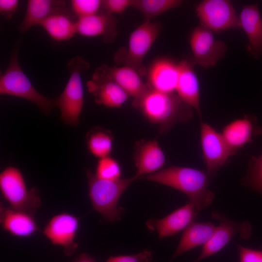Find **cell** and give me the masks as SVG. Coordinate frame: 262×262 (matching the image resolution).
I'll return each instance as SVG.
<instances>
[{"label":"cell","instance_id":"obj_1","mask_svg":"<svg viewBox=\"0 0 262 262\" xmlns=\"http://www.w3.org/2000/svg\"><path fill=\"white\" fill-rule=\"evenodd\" d=\"M133 106L140 110L150 123L157 125L162 134L178 124L188 122L193 115L192 108L175 92L150 88Z\"/></svg>","mask_w":262,"mask_h":262},{"label":"cell","instance_id":"obj_2","mask_svg":"<svg viewBox=\"0 0 262 262\" xmlns=\"http://www.w3.org/2000/svg\"><path fill=\"white\" fill-rule=\"evenodd\" d=\"M142 178L182 192L198 211L210 205L215 197L214 194L208 189L209 176L197 169L172 166Z\"/></svg>","mask_w":262,"mask_h":262},{"label":"cell","instance_id":"obj_3","mask_svg":"<svg viewBox=\"0 0 262 262\" xmlns=\"http://www.w3.org/2000/svg\"><path fill=\"white\" fill-rule=\"evenodd\" d=\"M20 43L14 47L9 65L0 76V94L9 95L27 100L39 108L45 115L58 107V98L47 97L35 89L21 68L18 59Z\"/></svg>","mask_w":262,"mask_h":262},{"label":"cell","instance_id":"obj_4","mask_svg":"<svg viewBox=\"0 0 262 262\" xmlns=\"http://www.w3.org/2000/svg\"><path fill=\"white\" fill-rule=\"evenodd\" d=\"M88 195L93 208L106 221L114 222L119 220L123 209L118 206L124 192L135 180V176L114 180L100 179L91 170L86 169Z\"/></svg>","mask_w":262,"mask_h":262},{"label":"cell","instance_id":"obj_5","mask_svg":"<svg viewBox=\"0 0 262 262\" xmlns=\"http://www.w3.org/2000/svg\"><path fill=\"white\" fill-rule=\"evenodd\" d=\"M69 77L63 92L58 98L61 119L66 125L76 127L84 105L81 74L90 64L80 56L71 58L67 63Z\"/></svg>","mask_w":262,"mask_h":262},{"label":"cell","instance_id":"obj_6","mask_svg":"<svg viewBox=\"0 0 262 262\" xmlns=\"http://www.w3.org/2000/svg\"><path fill=\"white\" fill-rule=\"evenodd\" d=\"M0 190L10 207L34 214L41 205L38 190L33 187L30 190L21 171L8 166L0 173Z\"/></svg>","mask_w":262,"mask_h":262},{"label":"cell","instance_id":"obj_7","mask_svg":"<svg viewBox=\"0 0 262 262\" xmlns=\"http://www.w3.org/2000/svg\"><path fill=\"white\" fill-rule=\"evenodd\" d=\"M162 30L160 22L144 21L131 32L127 49L121 54L116 53L115 58H120L115 61L133 69L141 77L146 75L147 69L144 64V58Z\"/></svg>","mask_w":262,"mask_h":262},{"label":"cell","instance_id":"obj_8","mask_svg":"<svg viewBox=\"0 0 262 262\" xmlns=\"http://www.w3.org/2000/svg\"><path fill=\"white\" fill-rule=\"evenodd\" d=\"M196 10L201 26L211 31L219 32L240 27L239 18L229 0H203Z\"/></svg>","mask_w":262,"mask_h":262},{"label":"cell","instance_id":"obj_9","mask_svg":"<svg viewBox=\"0 0 262 262\" xmlns=\"http://www.w3.org/2000/svg\"><path fill=\"white\" fill-rule=\"evenodd\" d=\"M200 143L207 173L213 176L236 152L226 142L221 133L211 125L201 122Z\"/></svg>","mask_w":262,"mask_h":262},{"label":"cell","instance_id":"obj_10","mask_svg":"<svg viewBox=\"0 0 262 262\" xmlns=\"http://www.w3.org/2000/svg\"><path fill=\"white\" fill-rule=\"evenodd\" d=\"M79 227V218L64 212L52 217L42 232L52 245L61 246L64 254L70 256L79 246L75 241Z\"/></svg>","mask_w":262,"mask_h":262},{"label":"cell","instance_id":"obj_11","mask_svg":"<svg viewBox=\"0 0 262 262\" xmlns=\"http://www.w3.org/2000/svg\"><path fill=\"white\" fill-rule=\"evenodd\" d=\"M190 44L195 63L205 68L215 65L227 50L224 42L215 40L212 31L201 26L193 31Z\"/></svg>","mask_w":262,"mask_h":262},{"label":"cell","instance_id":"obj_12","mask_svg":"<svg viewBox=\"0 0 262 262\" xmlns=\"http://www.w3.org/2000/svg\"><path fill=\"white\" fill-rule=\"evenodd\" d=\"M213 217L220 220L210 240L203 246L201 253L194 262L203 260L219 252L239 234L244 239L248 238L252 233V227L248 222L239 223L233 221L218 213H213Z\"/></svg>","mask_w":262,"mask_h":262},{"label":"cell","instance_id":"obj_13","mask_svg":"<svg viewBox=\"0 0 262 262\" xmlns=\"http://www.w3.org/2000/svg\"><path fill=\"white\" fill-rule=\"evenodd\" d=\"M198 211L189 202L164 218L150 219L146 226L150 230L156 231L161 239L172 236L184 230L194 222Z\"/></svg>","mask_w":262,"mask_h":262},{"label":"cell","instance_id":"obj_14","mask_svg":"<svg viewBox=\"0 0 262 262\" xmlns=\"http://www.w3.org/2000/svg\"><path fill=\"white\" fill-rule=\"evenodd\" d=\"M119 85L133 98L134 106L150 87L133 69L125 66H110L102 64L95 70Z\"/></svg>","mask_w":262,"mask_h":262},{"label":"cell","instance_id":"obj_15","mask_svg":"<svg viewBox=\"0 0 262 262\" xmlns=\"http://www.w3.org/2000/svg\"><path fill=\"white\" fill-rule=\"evenodd\" d=\"M86 86L97 104L108 108L120 107L129 97L116 83L96 70Z\"/></svg>","mask_w":262,"mask_h":262},{"label":"cell","instance_id":"obj_16","mask_svg":"<svg viewBox=\"0 0 262 262\" xmlns=\"http://www.w3.org/2000/svg\"><path fill=\"white\" fill-rule=\"evenodd\" d=\"M134 149L135 176L138 179L160 170L165 163L164 154L156 140L138 141L135 143Z\"/></svg>","mask_w":262,"mask_h":262},{"label":"cell","instance_id":"obj_17","mask_svg":"<svg viewBox=\"0 0 262 262\" xmlns=\"http://www.w3.org/2000/svg\"><path fill=\"white\" fill-rule=\"evenodd\" d=\"M117 22L113 14L100 11L96 14L77 19V33L86 37L100 36L104 42L111 43L116 36Z\"/></svg>","mask_w":262,"mask_h":262},{"label":"cell","instance_id":"obj_18","mask_svg":"<svg viewBox=\"0 0 262 262\" xmlns=\"http://www.w3.org/2000/svg\"><path fill=\"white\" fill-rule=\"evenodd\" d=\"M146 75L151 89L175 92L179 75L178 63L166 58H158L151 64Z\"/></svg>","mask_w":262,"mask_h":262},{"label":"cell","instance_id":"obj_19","mask_svg":"<svg viewBox=\"0 0 262 262\" xmlns=\"http://www.w3.org/2000/svg\"><path fill=\"white\" fill-rule=\"evenodd\" d=\"M0 223L4 231L20 238L30 237L39 229L34 214L6 207L1 202Z\"/></svg>","mask_w":262,"mask_h":262},{"label":"cell","instance_id":"obj_20","mask_svg":"<svg viewBox=\"0 0 262 262\" xmlns=\"http://www.w3.org/2000/svg\"><path fill=\"white\" fill-rule=\"evenodd\" d=\"M67 9L66 1L62 0H29L24 16L18 26L24 33L33 26L40 24L51 15Z\"/></svg>","mask_w":262,"mask_h":262},{"label":"cell","instance_id":"obj_21","mask_svg":"<svg viewBox=\"0 0 262 262\" xmlns=\"http://www.w3.org/2000/svg\"><path fill=\"white\" fill-rule=\"evenodd\" d=\"M239 18L248 38L247 50L257 58L262 55V20L257 4L244 6Z\"/></svg>","mask_w":262,"mask_h":262},{"label":"cell","instance_id":"obj_22","mask_svg":"<svg viewBox=\"0 0 262 262\" xmlns=\"http://www.w3.org/2000/svg\"><path fill=\"white\" fill-rule=\"evenodd\" d=\"M178 65L177 94L185 103L194 108L201 117L199 82L192 65L187 60H182Z\"/></svg>","mask_w":262,"mask_h":262},{"label":"cell","instance_id":"obj_23","mask_svg":"<svg viewBox=\"0 0 262 262\" xmlns=\"http://www.w3.org/2000/svg\"><path fill=\"white\" fill-rule=\"evenodd\" d=\"M252 119V117L246 116L224 127L221 134L233 149L237 150L250 142L253 136L260 134L262 130Z\"/></svg>","mask_w":262,"mask_h":262},{"label":"cell","instance_id":"obj_24","mask_svg":"<svg viewBox=\"0 0 262 262\" xmlns=\"http://www.w3.org/2000/svg\"><path fill=\"white\" fill-rule=\"evenodd\" d=\"M215 228L216 226L210 222H193L183 230L173 258L197 246H203L210 240Z\"/></svg>","mask_w":262,"mask_h":262},{"label":"cell","instance_id":"obj_25","mask_svg":"<svg viewBox=\"0 0 262 262\" xmlns=\"http://www.w3.org/2000/svg\"><path fill=\"white\" fill-rule=\"evenodd\" d=\"M72 14L67 8L51 15L40 26L53 39L59 42L68 40L77 33V19Z\"/></svg>","mask_w":262,"mask_h":262},{"label":"cell","instance_id":"obj_26","mask_svg":"<svg viewBox=\"0 0 262 262\" xmlns=\"http://www.w3.org/2000/svg\"><path fill=\"white\" fill-rule=\"evenodd\" d=\"M86 143L89 152L100 159L109 156L112 152L113 138L110 131L97 128L88 133Z\"/></svg>","mask_w":262,"mask_h":262},{"label":"cell","instance_id":"obj_27","mask_svg":"<svg viewBox=\"0 0 262 262\" xmlns=\"http://www.w3.org/2000/svg\"><path fill=\"white\" fill-rule=\"evenodd\" d=\"M180 0H132L131 6L142 14L144 21L151 20L170 9L180 6Z\"/></svg>","mask_w":262,"mask_h":262},{"label":"cell","instance_id":"obj_28","mask_svg":"<svg viewBox=\"0 0 262 262\" xmlns=\"http://www.w3.org/2000/svg\"><path fill=\"white\" fill-rule=\"evenodd\" d=\"M243 182L262 195V154L251 157L247 173Z\"/></svg>","mask_w":262,"mask_h":262},{"label":"cell","instance_id":"obj_29","mask_svg":"<svg viewBox=\"0 0 262 262\" xmlns=\"http://www.w3.org/2000/svg\"><path fill=\"white\" fill-rule=\"evenodd\" d=\"M95 174L100 179L114 180L121 178L122 170L119 163L109 156L98 159Z\"/></svg>","mask_w":262,"mask_h":262},{"label":"cell","instance_id":"obj_30","mask_svg":"<svg viewBox=\"0 0 262 262\" xmlns=\"http://www.w3.org/2000/svg\"><path fill=\"white\" fill-rule=\"evenodd\" d=\"M71 10L77 19L96 14L101 9V0H72Z\"/></svg>","mask_w":262,"mask_h":262},{"label":"cell","instance_id":"obj_31","mask_svg":"<svg viewBox=\"0 0 262 262\" xmlns=\"http://www.w3.org/2000/svg\"><path fill=\"white\" fill-rule=\"evenodd\" d=\"M152 258L151 252L145 250L133 255L111 256L105 262H150Z\"/></svg>","mask_w":262,"mask_h":262},{"label":"cell","instance_id":"obj_32","mask_svg":"<svg viewBox=\"0 0 262 262\" xmlns=\"http://www.w3.org/2000/svg\"><path fill=\"white\" fill-rule=\"evenodd\" d=\"M132 1V0H103L101 9L113 15L120 14L131 6Z\"/></svg>","mask_w":262,"mask_h":262},{"label":"cell","instance_id":"obj_33","mask_svg":"<svg viewBox=\"0 0 262 262\" xmlns=\"http://www.w3.org/2000/svg\"><path fill=\"white\" fill-rule=\"evenodd\" d=\"M240 262H262V251L238 245Z\"/></svg>","mask_w":262,"mask_h":262},{"label":"cell","instance_id":"obj_34","mask_svg":"<svg viewBox=\"0 0 262 262\" xmlns=\"http://www.w3.org/2000/svg\"><path fill=\"white\" fill-rule=\"evenodd\" d=\"M19 1L18 0H0V13L6 19H10L16 11Z\"/></svg>","mask_w":262,"mask_h":262},{"label":"cell","instance_id":"obj_35","mask_svg":"<svg viewBox=\"0 0 262 262\" xmlns=\"http://www.w3.org/2000/svg\"><path fill=\"white\" fill-rule=\"evenodd\" d=\"M72 262H96L95 260L89 254L82 253H81Z\"/></svg>","mask_w":262,"mask_h":262}]
</instances>
